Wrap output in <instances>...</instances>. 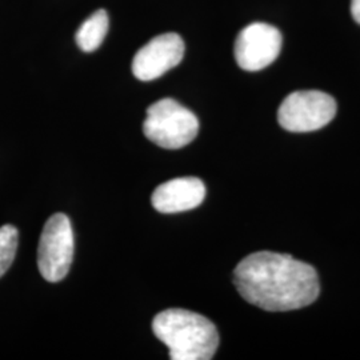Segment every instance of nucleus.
<instances>
[{
    "label": "nucleus",
    "mask_w": 360,
    "mask_h": 360,
    "mask_svg": "<svg viewBox=\"0 0 360 360\" xmlns=\"http://www.w3.org/2000/svg\"><path fill=\"white\" fill-rule=\"evenodd\" d=\"M233 283L248 303L272 312L303 309L319 296L312 266L270 251L245 257L233 271Z\"/></svg>",
    "instance_id": "obj_1"
},
{
    "label": "nucleus",
    "mask_w": 360,
    "mask_h": 360,
    "mask_svg": "<svg viewBox=\"0 0 360 360\" xmlns=\"http://www.w3.org/2000/svg\"><path fill=\"white\" fill-rule=\"evenodd\" d=\"M153 330L156 338L169 348V359L210 360L219 347L215 324L193 311H162L154 318Z\"/></svg>",
    "instance_id": "obj_2"
},
{
    "label": "nucleus",
    "mask_w": 360,
    "mask_h": 360,
    "mask_svg": "<svg viewBox=\"0 0 360 360\" xmlns=\"http://www.w3.org/2000/svg\"><path fill=\"white\" fill-rule=\"evenodd\" d=\"M143 132L147 139L162 148L179 150L196 138L199 120L193 111L166 98L148 107Z\"/></svg>",
    "instance_id": "obj_3"
},
{
    "label": "nucleus",
    "mask_w": 360,
    "mask_h": 360,
    "mask_svg": "<svg viewBox=\"0 0 360 360\" xmlns=\"http://www.w3.org/2000/svg\"><path fill=\"white\" fill-rule=\"evenodd\" d=\"M74 257V232L65 214H55L44 224L38 247V267L41 276L60 282L68 274Z\"/></svg>",
    "instance_id": "obj_4"
},
{
    "label": "nucleus",
    "mask_w": 360,
    "mask_h": 360,
    "mask_svg": "<svg viewBox=\"0 0 360 360\" xmlns=\"http://www.w3.org/2000/svg\"><path fill=\"white\" fill-rule=\"evenodd\" d=\"M336 115L334 98L322 91L290 94L278 111L279 124L290 132H311L327 126Z\"/></svg>",
    "instance_id": "obj_5"
},
{
    "label": "nucleus",
    "mask_w": 360,
    "mask_h": 360,
    "mask_svg": "<svg viewBox=\"0 0 360 360\" xmlns=\"http://www.w3.org/2000/svg\"><path fill=\"white\" fill-rule=\"evenodd\" d=\"M282 34L266 23H252L243 28L235 41V59L245 71H260L276 60L282 50Z\"/></svg>",
    "instance_id": "obj_6"
},
{
    "label": "nucleus",
    "mask_w": 360,
    "mask_h": 360,
    "mask_svg": "<svg viewBox=\"0 0 360 360\" xmlns=\"http://www.w3.org/2000/svg\"><path fill=\"white\" fill-rule=\"evenodd\" d=\"M183 56V39L174 32L162 34L136 52L132 60V74L143 82L154 80L179 65Z\"/></svg>",
    "instance_id": "obj_7"
},
{
    "label": "nucleus",
    "mask_w": 360,
    "mask_h": 360,
    "mask_svg": "<svg viewBox=\"0 0 360 360\" xmlns=\"http://www.w3.org/2000/svg\"><path fill=\"white\" fill-rule=\"evenodd\" d=\"M206 186L198 178H178L160 184L153 193V206L160 214H178L202 205Z\"/></svg>",
    "instance_id": "obj_8"
},
{
    "label": "nucleus",
    "mask_w": 360,
    "mask_h": 360,
    "mask_svg": "<svg viewBox=\"0 0 360 360\" xmlns=\"http://www.w3.org/2000/svg\"><path fill=\"white\" fill-rule=\"evenodd\" d=\"M110 19L104 10H98L77 30V47L84 52L96 51L107 35Z\"/></svg>",
    "instance_id": "obj_9"
},
{
    "label": "nucleus",
    "mask_w": 360,
    "mask_h": 360,
    "mask_svg": "<svg viewBox=\"0 0 360 360\" xmlns=\"http://www.w3.org/2000/svg\"><path fill=\"white\" fill-rule=\"evenodd\" d=\"M18 248V230L6 224L0 227V278L11 267Z\"/></svg>",
    "instance_id": "obj_10"
},
{
    "label": "nucleus",
    "mask_w": 360,
    "mask_h": 360,
    "mask_svg": "<svg viewBox=\"0 0 360 360\" xmlns=\"http://www.w3.org/2000/svg\"><path fill=\"white\" fill-rule=\"evenodd\" d=\"M351 13L355 22L360 25V0H351Z\"/></svg>",
    "instance_id": "obj_11"
}]
</instances>
